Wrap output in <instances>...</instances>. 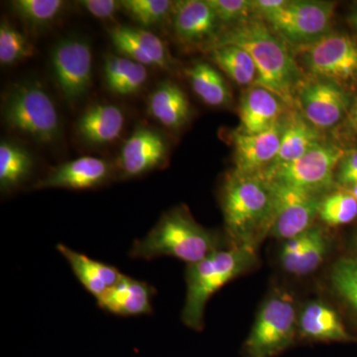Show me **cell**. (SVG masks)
I'll use <instances>...</instances> for the list:
<instances>
[{
  "mask_svg": "<svg viewBox=\"0 0 357 357\" xmlns=\"http://www.w3.org/2000/svg\"><path fill=\"white\" fill-rule=\"evenodd\" d=\"M103 72L107 88L119 96L138 93L148 77L146 66L123 56L109 55L107 57Z\"/></svg>",
  "mask_w": 357,
  "mask_h": 357,
  "instance_id": "cell-24",
  "label": "cell"
},
{
  "mask_svg": "<svg viewBox=\"0 0 357 357\" xmlns=\"http://www.w3.org/2000/svg\"><path fill=\"white\" fill-rule=\"evenodd\" d=\"M54 76L68 102H75L88 93L91 83L93 54L86 40L66 38L59 42L51 57Z\"/></svg>",
  "mask_w": 357,
  "mask_h": 357,
  "instance_id": "cell-11",
  "label": "cell"
},
{
  "mask_svg": "<svg viewBox=\"0 0 357 357\" xmlns=\"http://www.w3.org/2000/svg\"><path fill=\"white\" fill-rule=\"evenodd\" d=\"M299 331V319L293 298L274 293L258 312L244 344L245 357H275L293 344Z\"/></svg>",
  "mask_w": 357,
  "mask_h": 357,
  "instance_id": "cell-7",
  "label": "cell"
},
{
  "mask_svg": "<svg viewBox=\"0 0 357 357\" xmlns=\"http://www.w3.org/2000/svg\"><path fill=\"white\" fill-rule=\"evenodd\" d=\"M196 95L211 107H225L231 102V91L222 75L208 63H197L187 72Z\"/></svg>",
  "mask_w": 357,
  "mask_h": 357,
  "instance_id": "cell-25",
  "label": "cell"
},
{
  "mask_svg": "<svg viewBox=\"0 0 357 357\" xmlns=\"http://www.w3.org/2000/svg\"><path fill=\"white\" fill-rule=\"evenodd\" d=\"M121 4L134 21L143 26L162 22L174 6V2L169 0H124Z\"/></svg>",
  "mask_w": 357,
  "mask_h": 357,
  "instance_id": "cell-32",
  "label": "cell"
},
{
  "mask_svg": "<svg viewBox=\"0 0 357 357\" xmlns=\"http://www.w3.org/2000/svg\"><path fill=\"white\" fill-rule=\"evenodd\" d=\"M299 332L302 337L319 342L352 340L337 312L321 301H314L304 307L299 318Z\"/></svg>",
  "mask_w": 357,
  "mask_h": 357,
  "instance_id": "cell-21",
  "label": "cell"
},
{
  "mask_svg": "<svg viewBox=\"0 0 357 357\" xmlns=\"http://www.w3.org/2000/svg\"><path fill=\"white\" fill-rule=\"evenodd\" d=\"M220 249L218 236L199 225L183 208L166 213L144 238L134 243L132 258L150 260L172 256L195 264Z\"/></svg>",
  "mask_w": 357,
  "mask_h": 357,
  "instance_id": "cell-3",
  "label": "cell"
},
{
  "mask_svg": "<svg viewBox=\"0 0 357 357\" xmlns=\"http://www.w3.org/2000/svg\"><path fill=\"white\" fill-rule=\"evenodd\" d=\"M129 36L138 44L141 50L153 62L154 67L163 70H172L173 59L169 54L166 45L153 33L141 28L124 26Z\"/></svg>",
  "mask_w": 357,
  "mask_h": 357,
  "instance_id": "cell-34",
  "label": "cell"
},
{
  "mask_svg": "<svg viewBox=\"0 0 357 357\" xmlns=\"http://www.w3.org/2000/svg\"><path fill=\"white\" fill-rule=\"evenodd\" d=\"M173 26L176 36L185 45L208 41L217 35L220 23L206 0L174 2Z\"/></svg>",
  "mask_w": 357,
  "mask_h": 357,
  "instance_id": "cell-16",
  "label": "cell"
},
{
  "mask_svg": "<svg viewBox=\"0 0 357 357\" xmlns=\"http://www.w3.org/2000/svg\"><path fill=\"white\" fill-rule=\"evenodd\" d=\"M283 121L258 134L236 132L234 136L236 172L260 175L273 164L280 148Z\"/></svg>",
  "mask_w": 357,
  "mask_h": 357,
  "instance_id": "cell-13",
  "label": "cell"
},
{
  "mask_svg": "<svg viewBox=\"0 0 357 357\" xmlns=\"http://www.w3.org/2000/svg\"><path fill=\"white\" fill-rule=\"evenodd\" d=\"M255 251L232 246L218 250L204 260L188 265L185 271L187 296L182 319L185 326L201 331L204 326V309L211 296L229 282L255 266Z\"/></svg>",
  "mask_w": 357,
  "mask_h": 357,
  "instance_id": "cell-4",
  "label": "cell"
},
{
  "mask_svg": "<svg viewBox=\"0 0 357 357\" xmlns=\"http://www.w3.org/2000/svg\"><path fill=\"white\" fill-rule=\"evenodd\" d=\"M149 114L170 129L182 128L191 116V105L184 91L172 82H163L154 89L148 102Z\"/></svg>",
  "mask_w": 357,
  "mask_h": 357,
  "instance_id": "cell-22",
  "label": "cell"
},
{
  "mask_svg": "<svg viewBox=\"0 0 357 357\" xmlns=\"http://www.w3.org/2000/svg\"><path fill=\"white\" fill-rule=\"evenodd\" d=\"M323 143L319 129L302 114H292L283 121L280 148L271 166L290 163ZM270 166V167H271Z\"/></svg>",
  "mask_w": 357,
  "mask_h": 357,
  "instance_id": "cell-23",
  "label": "cell"
},
{
  "mask_svg": "<svg viewBox=\"0 0 357 357\" xmlns=\"http://www.w3.org/2000/svg\"><path fill=\"white\" fill-rule=\"evenodd\" d=\"M109 162L96 157L84 156L66 162L40 181L37 188H63L86 190L100 187L112 178Z\"/></svg>",
  "mask_w": 357,
  "mask_h": 357,
  "instance_id": "cell-15",
  "label": "cell"
},
{
  "mask_svg": "<svg viewBox=\"0 0 357 357\" xmlns=\"http://www.w3.org/2000/svg\"><path fill=\"white\" fill-rule=\"evenodd\" d=\"M351 126H354V128H356L357 130V98L356 102L354 103V107H352L351 112Z\"/></svg>",
  "mask_w": 357,
  "mask_h": 357,
  "instance_id": "cell-39",
  "label": "cell"
},
{
  "mask_svg": "<svg viewBox=\"0 0 357 357\" xmlns=\"http://www.w3.org/2000/svg\"><path fill=\"white\" fill-rule=\"evenodd\" d=\"M351 192L352 196H354L357 201V185H354V187L351 188Z\"/></svg>",
  "mask_w": 357,
  "mask_h": 357,
  "instance_id": "cell-40",
  "label": "cell"
},
{
  "mask_svg": "<svg viewBox=\"0 0 357 357\" xmlns=\"http://www.w3.org/2000/svg\"><path fill=\"white\" fill-rule=\"evenodd\" d=\"M81 6L91 15L100 20H109L121 8V1L114 0H84Z\"/></svg>",
  "mask_w": 357,
  "mask_h": 357,
  "instance_id": "cell-37",
  "label": "cell"
},
{
  "mask_svg": "<svg viewBox=\"0 0 357 357\" xmlns=\"http://www.w3.org/2000/svg\"><path fill=\"white\" fill-rule=\"evenodd\" d=\"M269 183L274 196V218L269 236L286 241L311 229L314 218L319 217L324 197Z\"/></svg>",
  "mask_w": 357,
  "mask_h": 357,
  "instance_id": "cell-10",
  "label": "cell"
},
{
  "mask_svg": "<svg viewBox=\"0 0 357 357\" xmlns=\"http://www.w3.org/2000/svg\"><path fill=\"white\" fill-rule=\"evenodd\" d=\"M215 46L232 45L248 52L255 62L257 77L255 86L271 91L284 105L292 107L304 74L287 42L268 27L261 18L255 17L229 26L220 33Z\"/></svg>",
  "mask_w": 357,
  "mask_h": 357,
  "instance_id": "cell-1",
  "label": "cell"
},
{
  "mask_svg": "<svg viewBox=\"0 0 357 357\" xmlns=\"http://www.w3.org/2000/svg\"><path fill=\"white\" fill-rule=\"evenodd\" d=\"M222 206L227 232L234 245L255 250L269 236L274 218L271 184L261 175L227 176L222 192Z\"/></svg>",
  "mask_w": 357,
  "mask_h": 357,
  "instance_id": "cell-2",
  "label": "cell"
},
{
  "mask_svg": "<svg viewBox=\"0 0 357 357\" xmlns=\"http://www.w3.org/2000/svg\"><path fill=\"white\" fill-rule=\"evenodd\" d=\"M62 0H16L13 10L27 24L38 27L50 24L64 10Z\"/></svg>",
  "mask_w": 357,
  "mask_h": 357,
  "instance_id": "cell-30",
  "label": "cell"
},
{
  "mask_svg": "<svg viewBox=\"0 0 357 357\" xmlns=\"http://www.w3.org/2000/svg\"><path fill=\"white\" fill-rule=\"evenodd\" d=\"M57 248L59 252L64 256L65 259L69 263L82 285L91 295L95 296L96 300L102 297L110 288L116 285L124 276L116 268L96 261L86 255L73 250L64 244H59Z\"/></svg>",
  "mask_w": 357,
  "mask_h": 357,
  "instance_id": "cell-20",
  "label": "cell"
},
{
  "mask_svg": "<svg viewBox=\"0 0 357 357\" xmlns=\"http://www.w3.org/2000/svg\"><path fill=\"white\" fill-rule=\"evenodd\" d=\"M303 116L319 130L332 128L349 107L345 89L325 79H305L296 93Z\"/></svg>",
  "mask_w": 357,
  "mask_h": 357,
  "instance_id": "cell-12",
  "label": "cell"
},
{
  "mask_svg": "<svg viewBox=\"0 0 357 357\" xmlns=\"http://www.w3.org/2000/svg\"><path fill=\"white\" fill-rule=\"evenodd\" d=\"M34 53L32 44L25 35L2 21L0 25V63L8 66L16 64Z\"/></svg>",
  "mask_w": 357,
  "mask_h": 357,
  "instance_id": "cell-31",
  "label": "cell"
},
{
  "mask_svg": "<svg viewBox=\"0 0 357 357\" xmlns=\"http://www.w3.org/2000/svg\"><path fill=\"white\" fill-rule=\"evenodd\" d=\"M217 16L220 25L238 24L255 17L250 0H206Z\"/></svg>",
  "mask_w": 357,
  "mask_h": 357,
  "instance_id": "cell-35",
  "label": "cell"
},
{
  "mask_svg": "<svg viewBox=\"0 0 357 357\" xmlns=\"http://www.w3.org/2000/svg\"><path fill=\"white\" fill-rule=\"evenodd\" d=\"M211 52L213 63L239 86L255 84L257 70L248 52L232 45L215 47Z\"/></svg>",
  "mask_w": 357,
  "mask_h": 357,
  "instance_id": "cell-27",
  "label": "cell"
},
{
  "mask_svg": "<svg viewBox=\"0 0 357 357\" xmlns=\"http://www.w3.org/2000/svg\"><path fill=\"white\" fill-rule=\"evenodd\" d=\"M153 295L151 286L124 275L116 285L98 298V304L117 316H141L152 312Z\"/></svg>",
  "mask_w": 357,
  "mask_h": 357,
  "instance_id": "cell-18",
  "label": "cell"
},
{
  "mask_svg": "<svg viewBox=\"0 0 357 357\" xmlns=\"http://www.w3.org/2000/svg\"><path fill=\"white\" fill-rule=\"evenodd\" d=\"M335 8V2L286 1L262 20L287 43L300 46L330 33Z\"/></svg>",
  "mask_w": 357,
  "mask_h": 357,
  "instance_id": "cell-9",
  "label": "cell"
},
{
  "mask_svg": "<svg viewBox=\"0 0 357 357\" xmlns=\"http://www.w3.org/2000/svg\"><path fill=\"white\" fill-rule=\"evenodd\" d=\"M31 155L14 143L1 141L0 144V187L2 191H10L22 184L31 173Z\"/></svg>",
  "mask_w": 357,
  "mask_h": 357,
  "instance_id": "cell-26",
  "label": "cell"
},
{
  "mask_svg": "<svg viewBox=\"0 0 357 357\" xmlns=\"http://www.w3.org/2000/svg\"><path fill=\"white\" fill-rule=\"evenodd\" d=\"M126 116L119 107L107 103L93 105L82 114L77 130L82 139L91 144H107L121 136Z\"/></svg>",
  "mask_w": 357,
  "mask_h": 357,
  "instance_id": "cell-19",
  "label": "cell"
},
{
  "mask_svg": "<svg viewBox=\"0 0 357 357\" xmlns=\"http://www.w3.org/2000/svg\"><path fill=\"white\" fill-rule=\"evenodd\" d=\"M335 181L342 187L357 185V150L344 153L335 170Z\"/></svg>",
  "mask_w": 357,
  "mask_h": 357,
  "instance_id": "cell-36",
  "label": "cell"
},
{
  "mask_svg": "<svg viewBox=\"0 0 357 357\" xmlns=\"http://www.w3.org/2000/svg\"><path fill=\"white\" fill-rule=\"evenodd\" d=\"M349 22L357 34V6L352 10L351 15H349Z\"/></svg>",
  "mask_w": 357,
  "mask_h": 357,
  "instance_id": "cell-38",
  "label": "cell"
},
{
  "mask_svg": "<svg viewBox=\"0 0 357 357\" xmlns=\"http://www.w3.org/2000/svg\"><path fill=\"white\" fill-rule=\"evenodd\" d=\"M344 153L342 148L323 142L299 159L269 167L260 175L268 182L321 196L335 184V170Z\"/></svg>",
  "mask_w": 357,
  "mask_h": 357,
  "instance_id": "cell-8",
  "label": "cell"
},
{
  "mask_svg": "<svg viewBox=\"0 0 357 357\" xmlns=\"http://www.w3.org/2000/svg\"><path fill=\"white\" fill-rule=\"evenodd\" d=\"M3 117L9 128L48 144L60 137L61 122L55 103L37 83L14 86L7 93Z\"/></svg>",
  "mask_w": 357,
  "mask_h": 357,
  "instance_id": "cell-5",
  "label": "cell"
},
{
  "mask_svg": "<svg viewBox=\"0 0 357 357\" xmlns=\"http://www.w3.org/2000/svg\"><path fill=\"white\" fill-rule=\"evenodd\" d=\"M284 103L278 96L260 86L249 89L239 105L241 126L237 132L258 134L273 128L281 121Z\"/></svg>",
  "mask_w": 357,
  "mask_h": 357,
  "instance_id": "cell-17",
  "label": "cell"
},
{
  "mask_svg": "<svg viewBox=\"0 0 357 357\" xmlns=\"http://www.w3.org/2000/svg\"><path fill=\"white\" fill-rule=\"evenodd\" d=\"M168 145L161 134L146 128H138L124 142L119 166L126 178L138 177L158 168L166 161Z\"/></svg>",
  "mask_w": 357,
  "mask_h": 357,
  "instance_id": "cell-14",
  "label": "cell"
},
{
  "mask_svg": "<svg viewBox=\"0 0 357 357\" xmlns=\"http://www.w3.org/2000/svg\"><path fill=\"white\" fill-rule=\"evenodd\" d=\"M319 218L330 227L347 225L357 218V201L351 192H332L321 199Z\"/></svg>",
  "mask_w": 357,
  "mask_h": 357,
  "instance_id": "cell-29",
  "label": "cell"
},
{
  "mask_svg": "<svg viewBox=\"0 0 357 357\" xmlns=\"http://www.w3.org/2000/svg\"><path fill=\"white\" fill-rule=\"evenodd\" d=\"M328 250V237L325 230L312 227L307 230V241L299 258L289 268V273L305 276L316 271L325 260Z\"/></svg>",
  "mask_w": 357,
  "mask_h": 357,
  "instance_id": "cell-28",
  "label": "cell"
},
{
  "mask_svg": "<svg viewBox=\"0 0 357 357\" xmlns=\"http://www.w3.org/2000/svg\"><path fill=\"white\" fill-rule=\"evenodd\" d=\"M331 282L335 292L357 311V259L342 258L333 265Z\"/></svg>",
  "mask_w": 357,
  "mask_h": 357,
  "instance_id": "cell-33",
  "label": "cell"
},
{
  "mask_svg": "<svg viewBox=\"0 0 357 357\" xmlns=\"http://www.w3.org/2000/svg\"><path fill=\"white\" fill-rule=\"evenodd\" d=\"M296 62L314 79L349 88L357 82V40L349 35L328 33L311 43L296 46Z\"/></svg>",
  "mask_w": 357,
  "mask_h": 357,
  "instance_id": "cell-6",
  "label": "cell"
}]
</instances>
